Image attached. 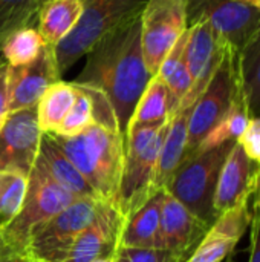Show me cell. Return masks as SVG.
<instances>
[{"mask_svg":"<svg viewBox=\"0 0 260 262\" xmlns=\"http://www.w3.org/2000/svg\"><path fill=\"white\" fill-rule=\"evenodd\" d=\"M86 55V64L74 83L95 88L109 98L126 140L133 111L153 77L143 54L141 15L106 35Z\"/></svg>","mask_w":260,"mask_h":262,"instance_id":"6da1fadb","label":"cell"},{"mask_svg":"<svg viewBox=\"0 0 260 262\" xmlns=\"http://www.w3.org/2000/svg\"><path fill=\"white\" fill-rule=\"evenodd\" d=\"M101 201L113 206L124 166L126 140L118 130L92 124L74 137L49 134Z\"/></svg>","mask_w":260,"mask_h":262,"instance_id":"7a4b0ae2","label":"cell"},{"mask_svg":"<svg viewBox=\"0 0 260 262\" xmlns=\"http://www.w3.org/2000/svg\"><path fill=\"white\" fill-rule=\"evenodd\" d=\"M169 121L135 126L126 134L124 166L113 201V207L124 220L158 192L156 167Z\"/></svg>","mask_w":260,"mask_h":262,"instance_id":"3957f363","label":"cell"},{"mask_svg":"<svg viewBox=\"0 0 260 262\" xmlns=\"http://www.w3.org/2000/svg\"><path fill=\"white\" fill-rule=\"evenodd\" d=\"M77 200L80 198L54 181L44 167L35 161L28 177L26 195L20 212L8 226L0 229L2 244L12 255L28 259L26 250L32 232Z\"/></svg>","mask_w":260,"mask_h":262,"instance_id":"277c9868","label":"cell"},{"mask_svg":"<svg viewBox=\"0 0 260 262\" xmlns=\"http://www.w3.org/2000/svg\"><path fill=\"white\" fill-rule=\"evenodd\" d=\"M81 17L74 31L55 48V61L63 75L100 40L139 17L149 0H80Z\"/></svg>","mask_w":260,"mask_h":262,"instance_id":"5b68a950","label":"cell"},{"mask_svg":"<svg viewBox=\"0 0 260 262\" xmlns=\"http://www.w3.org/2000/svg\"><path fill=\"white\" fill-rule=\"evenodd\" d=\"M236 141L193 154L176 170L166 190L195 216L211 226L216 220L215 193L221 169Z\"/></svg>","mask_w":260,"mask_h":262,"instance_id":"8992f818","label":"cell"},{"mask_svg":"<svg viewBox=\"0 0 260 262\" xmlns=\"http://www.w3.org/2000/svg\"><path fill=\"white\" fill-rule=\"evenodd\" d=\"M239 88V54L228 46L210 83L192 106L185 160L196 152L207 134L227 114Z\"/></svg>","mask_w":260,"mask_h":262,"instance_id":"52a82bcc","label":"cell"},{"mask_svg":"<svg viewBox=\"0 0 260 262\" xmlns=\"http://www.w3.org/2000/svg\"><path fill=\"white\" fill-rule=\"evenodd\" d=\"M185 14L188 28L207 21L238 54L260 38V11L244 0H185Z\"/></svg>","mask_w":260,"mask_h":262,"instance_id":"ba28073f","label":"cell"},{"mask_svg":"<svg viewBox=\"0 0 260 262\" xmlns=\"http://www.w3.org/2000/svg\"><path fill=\"white\" fill-rule=\"evenodd\" d=\"M101 200L80 198L31 235L26 250L32 262H61L74 239L95 220Z\"/></svg>","mask_w":260,"mask_h":262,"instance_id":"9c48e42d","label":"cell"},{"mask_svg":"<svg viewBox=\"0 0 260 262\" xmlns=\"http://www.w3.org/2000/svg\"><path fill=\"white\" fill-rule=\"evenodd\" d=\"M188 29L185 0H149L141 14V45L146 64L156 75L166 55Z\"/></svg>","mask_w":260,"mask_h":262,"instance_id":"30bf717a","label":"cell"},{"mask_svg":"<svg viewBox=\"0 0 260 262\" xmlns=\"http://www.w3.org/2000/svg\"><path fill=\"white\" fill-rule=\"evenodd\" d=\"M41 135L35 106L9 112L0 129V172L29 177L38 157Z\"/></svg>","mask_w":260,"mask_h":262,"instance_id":"8fae6325","label":"cell"},{"mask_svg":"<svg viewBox=\"0 0 260 262\" xmlns=\"http://www.w3.org/2000/svg\"><path fill=\"white\" fill-rule=\"evenodd\" d=\"M227 48L228 45L218 37L207 21H199L188 28L184 55L193 84L179 107H192L195 104L221 64Z\"/></svg>","mask_w":260,"mask_h":262,"instance_id":"7c38bea8","label":"cell"},{"mask_svg":"<svg viewBox=\"0 0 260 262\" xmlns=\"http://www.w3.org/2000/svg\"><path fill=\"white\" fill-rule=\"evenodd\" d=\"M61 80L54 48L44 45L40 55L25 66H8V111L15 112L37 106L44 91Z\"/></svg>","mask_w":260,"mask_h":262,"instance_id":"4fadbf2b","label":"cell"},{"mask_svg":"<svg viewBox=\"0 0 260 262\" xmlns=\"http://www.w3.org/2000/svg\"><path fill=\"white\" fill-rule=\"evenodd\" d=\"M124 218L106 201H101L95 220L74 239L61 262H97L112 258L118 249Z\"/></svg>","mask_w":260,"mask_h":262,"instance_id":"5bb4252c","label":"cell"},{"mask_svg":"<svg viewBox=\"0 0 260 262\" xmlns=\"http://www.w3.org/2000/svg\"><path fill=\"white\" fill-rule=\"evenodd\" d=\"M210 226L195 216L184 204L164 189L159 235L155 249L190 256Z\"/></svg>","mask_w":260,"mask_h":262,"instance_id":"9a60e30c","label":"cell"},{"mask_svg":"<svg viewBox=\"0 0 260 262\" xmlns=\"http://www.w3.org/2000/svg\"><path fill=\"white\" fill-rule=\"evenodd\" d=\"M259 177L260 164L250 160L236 141L218 178L215 193L216 216L239 203L250 201L256 192Z\"/></svg>","mask_w":260,"mask_h":262,"instance_id":"2e32d148","label":"cell"},{"mask_svg":"<svg viewBox=\"0 0 260 262\" xmlns=\"http://www.w3.org/2000/svg\"><path fill=\"white\" fill-rule=\"evenodd\" d=\"M192 107H179L169 121L167 134L164 137L158 167L155 186L158 190L166 189L176 170L185 160L187 154V137H188V117Z\"/></svg>","mask_w":260,"mask_h":262,"instance_id":"e0dca14e","label":"cell"},{"mask_svg":"<svg viewBox=\"0 0 260 262\" xmlns=\"http://www.w3.org/2000/svg\"><path fill=\"white\" fill-rule=\"evenodd\" d=\"M37 161L44 167L51 178L57 181L61 187H64L67 192L74 193L78 198L100 200L95 190L83 178V175L72 164V161L61 152V149L55 144L49 134L41 135Z\"/></svg>","mask_w":260,"mask_h":262,"instance_id":"ac0fdd59","label":"cell"},{"mask_svg":"<svg viewBox=\"0 0 260 262\" xmlns=\"http://www.w3.org/2000/svg\"><path fill=\"white\" fill-rule=\"evenodd\" d=\"M162 198L164 189L158 190L146 204L124 220L118 247L155 249L159 235Z\"/></svg>","mask_w":260,"mask_h":262,"instance_id":"d6986e66","label":"cell"},{"mask_svg":"<svg viewBox=\"0 0 260 262\" xmlns=\"http://www.w3.org/2000/svg\"><path fill=\"white\" fill-rule=\"evenodd\" d=\"M83 12L80 0H48L40 5L37 29L44 41L55 48L77 26Z\"/></svg>","mask_w":260,"mask_h":262,"instance_id":"ffe728a7","label":"cell"},{"mask_svg":"<svg viewBox=\"0 0 260 262\" xmlns=\"http://www.w3.org/2000/svg\"><path fill=\"white\" fill-rule=\"evenodd\" d=\"M77 97V89L72 83L55 81L51 84L41 98L38 100L37 109V123L43 134H55L69 114Z\"/></svg>","mask_w":260,"mask_h":262,"instance_id":"44dd1931","label":"cell"},{"mask_svg":"<svg viewBox=\"0 0 260 262\" xmlns=\"http://www.w3.org/2000/svg\"><path fill=\"white\" fill-rule=\"evenodd\" d=\"M173 114H175V106H173L172 95L166 83L156 74L152 77L146 91L143 92L133 111V115L130 118L129 127L141 126V124H152V123H162V121H167Z\"/></svg>","mask_w":260,"mask_h":262,"instance_id":"7402d4cb","label":"cell"},{"mask_svg":"<svg viewBox=\"0 0 260 262\" xmlns=\"http://www.w3.org/2000/svg\"><path fill=\"white\" fill-rule=\"evenodd\" d=\"M187 38H188V29L181 35V38L175 43V46L166 55V58L161 63L159 71H158V75L166 83V86L172 95L175 112L178 111L181 101L188 94V91L193 84V80L188 72L187 61H185V55H184Z\"/></svg>","mask_w":260,"mask_h":262,"instance_id":"603a6c76","label":"cell"},{"mask_svg":"<svg viewBox=\"0 0 260 262\" xmlns=\"http://www.w3.org/2000/svg\"><path fill=\"white\" fill-rule=\"evenodd\" d=\"M250 121V114L247 109V103L242 94V88H239L230 109L227 114L221 118V121L207 134V137L202 140L199 147L195 154L204 152L218 146H222L230 141H238L239 137L244 134L247 124Z\"/></svg>","mask_w":260,"mask_h":262,"instance_id":"cb8c5ba5","label":"cell"},{"mask_svg":"<svg viewBox=\"0 0 260 262\" xmlns=\"http://www.w3.org/2000/svg\"><path fill=\"white\" fill-rule=\"evenodd\" d=\"M43 46L44 41L38 29L35 26H25L5 37L2 52L8 66H25L40 55Z\"/></svg>","mask_w":260,"mask_h":262,"instance_id":"d4e9b609","label":"cell"},{"mask_svg":"<svg viewBox=\"0 0 260 262\" xmlns=\"http://www.w3.org/2000/svg\"><path fill=\"white\" fill-rule=\"evenodd\" d=\"M239 80L247 109L251 117L260 115V38L239 54Z\"/></svg>","mask_w":260,"mask_h":262,"instance_id":"484cf974","label":"cell"},{"mask_svg":"<svg viewBox=\"0 0 260 262\" xmlns=\"http://www.w3.org/2000/svg\"><path fill=\"white\" fill-rule=\"evenodd\" d=\"M28 177L17 172H0V229L20 212L26 195Z\"/></svg>","mask_w":260,"mask_h":262,"instance_id":"4316f807","label":"cell"},{"mask_svg":"<svg viewBox=\"0 0 260 262\" xmlns=\"http://www.w3.org/2000/svg\"><path fill=\"white\" fill-rule=\"evenodd\" d=\"M38 9L37 0H0V37L25 26L37 28Z\"/></svg>","mask_w":260,"mask_h":262,"instance_id":"83f0119b","label":"cell"},{"mask_svg":"<svg viewBox=\"0 0 260 262\" xmlns=\"http://www.w3.org/2000/svg\"><path fill=\"white\" fill-rule=\"evenodd\" d=\"M251 218H253V213L250 212V201H244L219 213L208 230L216 235H221L224 238L239 243V239L244 236V233L250 227Z\"/></svg>","mask_w":260,"mask_h":262,"instance_id":"f1b7e54d","label":"cell"},{"mask_svg":"<svg viewBox=\"0 0 260 262\" xmlns=\"http://www.w3.org/2000/svg\"><path fill=\"white\" fill-rule=\"evenodd\" d=\"M75 89H77L75 101H74L69 114L66 115V118L60 124L58 130L55 132L57 135H61V137H74V135L81 134L89 126L93 124L90 97L83 89H80L78 86H75Z\"/></svg>","mask_w":260,"mask_h":262,"instance_id":"f546056e","label":"cell"},{"mask_svg":"<svg viewBox=\"0 0 260 262\" xmlns=\"http://www.w3.org/2000/svg\"><path fill=\"white\" fill-rule=\"evenodd\" d=\"M236 241L207 232L196 249L192 252L187 262H222L236 249Z\"/></svg>","mask_w":260,"mask_h":262,"instance_id":"4dcf8cb0","label":"cell"},{"mask_svg":"<svg viewBox=\"0 0 260 262\" xmlns=\"http://www.w3.org/2000/svg\"><path fill=\"white\" fill-rule=\"evenodd\" d=\"M187 255L159 249L118 247L113 255V262H187Z\"/></svg>","mask_w":260,"mask_h":262,"instance_id":"1f68e13d","label":"cell"},{"mask_svg":"<svg viewBox=\"0 0 260 262\" xmlns=\"http://www.w3.org/2000/svg\"><path fill=\"white\" fill-rule=\"evenodd\" d=\"M238 143L250 160L260 164V115L250 118Z\"/></svg>","mask_w":260,"mask_h":262,"instance_id":"d6a6232c","label":"cell"},{"mask_svg":"<svg viewBox=\"0 0 260 262\" xmlns=\"http://www.w3.org/2000/svg\"><path fill=\"white\" fill-rule=\"evenodd\" d=\"M250 226H251L250 262H260V207H253V218Z\"/></svg>","mask_w":260,"mask_h":262,"instance_id":"836d02e7","label":"cell"},{"mask_svg":"<svg viewBox=\"0 0 260 262\" xmlns=\"http://www.w3.org/2000/svg\"><path fill=\"white\" fill-rule=\"evenodd\" d=\"M6 72L8 64H3L0 68V129L9 114L8 111V81H6Z\"/></svg>","mask_w":260,"mask_h":262,"instance_id":"e575fe53","label":"cell"},{"mask_svg":"<svg viewBox=\"0 0 260 262\" xmlns=\"http://www.w3.org/2000/svg\"><path fill=\"white\" fill-rule=\"evenodd\" d=\"M23 261H28V259H23V258H18V256L12 255L9 250H6V247H5V246L2 244V241H0V262H23Z\"/></svg>","mask_w":260,"mask_h":262,"instance_id":"d590c367","label":"cell"},{"mask_svg":"<svg viewBox=\"0 0 260 262\" xmlns=\"http://www.w3.org/2000/svg\"><path fill=\"white\" fill-rule=\"evenodd\" d=\"M253 207H260V177L259 183H257V187H256V192H254V200H253Z\"/></svg>","mask_w":260,"mask_h":262,"instance_id":"8d00e7d4","label":"cell"},{"mask_svg":"<svg viewBox=\"0 0 260 262\" xmlns=\"http://www.w3.org/2000/svg\"><path fill=\"white\" fill-rule=\"evenodd\" d=\"M3 40H5V37H0V68H2L3 64H6V61H5V58H3V52H2V45H3Z\"/></svg>","mask_w":260,"mask_h":262,"instance_id":"74e56055","label":"cell"},{"mask_svg":"<svg viewBox=\"0 0 260 262\" xmlns=\"http://www.w3.org/2000/svg\"><path fill=\"white\" fill-rule=\"evenodd\" d=\"M244 2H247V3H250V5H253L254 8H257L260 11V0H244Z\"/></svg>","mask_w":260,"mask_h":262,"instance_id":"f35d334b","label":"cell"},{"mask_svg":"<svg viewBox=\"0 0 260 262\" xmlns=\"http://www.w3.org/2000/svg\"><path fill=\"white\" fill-rule=\"evenodd\" d=\"M97 262H113V256L112 258H106V259H100V261Z\"/></svg>","mask_w":260,"mask_h":262,"instance_id":"ab89813d","label":"cell"},{"mask_svg":"<svg viewBox=\"0 0 260 262\" xmlns=\"http://www.w3.org/2000/svg\"><path fill=\"white\" fill-rule=\"evenodd\" d=\"M37 2H38V3L41 5V3H44V2H48V0H37Z\"/></svg>","mask_w":260,"mask_h":262,"instance_id":"60d3db41","label":"cell"},{"mask_svg":"<svg viewBox=\"0 0 260 262\" xmlns=\"http://www.w3.org/2000/svg\"><path fill=\"white\" fill-rule=\"evenodd\" d=\"M23 262H31V261H23Z\"/></svg>","mask_w":260,"mask_h":262,"instance_id":"b9f144b4","label":"cell"}]
</instances>
